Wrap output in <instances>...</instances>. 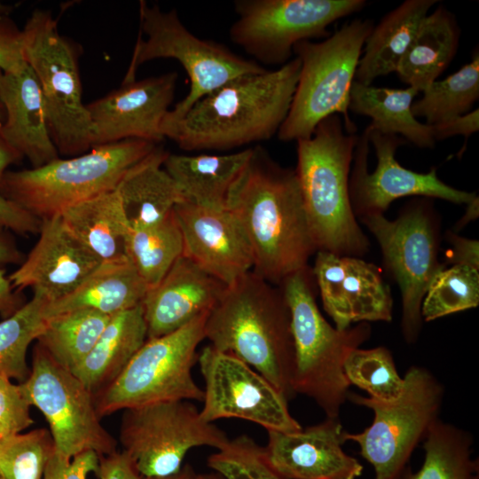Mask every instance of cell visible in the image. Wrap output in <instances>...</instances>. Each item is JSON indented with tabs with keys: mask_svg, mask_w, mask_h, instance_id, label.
<instances>
[{
	"mask_svg": "<svg viewBox=\"0 0 479 479\" xmlns=\"http://www.w3.org/2000/svg\"><path fill=\"white\" fill-rule=\"evenodd\" d=\"M227 208L243 228L254 257L253 271L275 286L307 267L318 251L294 169L255 147L233 186Z\"/></svg>",
	"mask_w": 479,
	"mask_h": 479,
	"instance_id": "obj_1",
	"label": "cell"
},
{
	"mask_svg": "<svg viewBox=\"0 0 479 479\" xmlns=\"http://www.w3.org/2000/svg\"><path fill=\"white\" fill-rule=\"evenodd\" d=\"M301 70L298 57L276 70L235 78L198 100L161 134L185 151L230 150L268 140L285 121Z\"/></svg>",
	"mask_w": 479,
	"mask_h": 479,
	"instance_id": "obj_2",
	"label": "cell"
},
{
	"mask_svg": "<svg viewBox=\"0 0 479 479\" xmlns=\"http://www.w3.org/2000/svg\"><path fill=\"white\" fill-rule=\"evenodd\" d=\"M205 339L250 365L287 400L294 395L291 314L280 287L253 271L227 286L208 314Z\"/></svg>",
	"mask_w": 479,
	"mask_h": 479,
	"instance_id": "obj_3",
	"label": "cell"
},
{
	"mask_svg": "<svg viewBox=\"0 0 479 479\" xmlns=\"http://www.w3.org/2000/svg\"><path fill=\"white\" fill-rule=\"evenodd\" d=\"M333 114L313 134L297 140L299 181L307 220L318 251L362 257L370 247L353 212L349 174L358 136L343 131Z\"/></svg>",
	"mask_w": 479,
	"mask_h": 479,
	"instance_id": "obj_4",
	"label": "cell"
},
{
	"mask_svg": "<svg viewBox=\"0 0 479 479\" xmlns=\"http://www.w3.org/2000/svg\"><path fill=\"white\" fill-rule=\"evenodd\" d=\"M279 287L291 314L292 389L313 399L326 418L338 419L350 386L344 374L345 360L369 339L371 326L368 322L344 330L331 326L317 305V285L310 266L290 275Z\"/></svg>",
	"mask_w": 479,
	"mask_h": 479,
	"instance_id": "obj_5",
	"label": "cell"
},
{
	"mask_svg": "<svg viewBox=\"0 0 479 479\" xmlns=\"http://www.w3.org/2000/svg\"><path fill=\"white\" fill-rule=\"evenodd\" d=\"M373 28L370 20H354L319 43L295 44L301 60L298 82L288 114L278 131L281 141L310 137L318 124L333 114H342L343 127L355 134L349 105L363 46Z\"/></svg>",
	"mask_w": 479,
	"mask_h": 479,
	"instance_id": "obj_6",
	"label": "cell"
},
{
	"mask_svg": "<svg viewBox=\"0 0 479 479\" xmlns=\"http://www.w3.org/2000/svg\"><path fill=\"white\" fill-rule=\"evenodd\" d=\"M157 144L126 139L92 147L67 159L58 158L36 169L7 170L0 194L42 219L114 190L126 172Z\"/></svg>",
	"mask_w": 479,
	"mask_h": 479,
	"instance_id": "obj_7",
	"label": "cell"
},
{
	"mask_svg": "<svg viewBox=\"0 0 479 479\" xmlns=\"http://www.w3.org/2000/svg\"><path fill=\"white\" fill-rule=\"evenodd\" d=\"M22 33L24 59L39 82L59 154L74 157L89 152L94 147V130L82 102L79 47L59 32L50 11L35 10Z\"/></svg>",
	"mask_w": 479,
	"mask_h": 479,
	"instance_id": "obj_8",
	"label": "cell"
},
{
	"mask_svg": "<svg viewBox=\"0 0 479 479\" xmlns=\"http://www.w3.org/2000/svg\"><path fill=\"white\" fill-rule=\"evenodd\" d=\"M139 20L140 32L146 39L138 38L123 82L135 80L138 66L157 59L177 60L191 82L188 94L168 111L162 122L180 119L198 100L235 78L266 70L221 43L195 36L174 9L165 12L157 4L140 1Z\"/></svg>",
	"mask_w": 479,
	"mask_h": 479,
	"instance_id": "obj_9",
	"label": "cell"
},
{
	"mask_svg": "<svg viewBox=\"0 0 479 479\" xmlns=\"http://www.w3.org/2000/svg\"><path fill=\"white\" fill-rule=\"evenodd\" d=\"M208 313L165 335L147 339L121 374L95 395L98 415L172 400H203L192 377Z\"/></svg>",
	"mask_w": 479,
	"mask_h": 479,
	"instance_id": "obj_10",
	"label": "cell"
},
{
	"mask_svg": "<svg viewBox=\"0 0 479 479\" xmlns=\"http://www.w3.org/2000/svg\"><path fill=\"white\" fill-rule=\"evenodd\" d=\"M401 394L383 401L349 392L354 404L371 409L372 424L360 433L344 431L358 444L360 455L373 467L374 479H398L411 454L439 417L444 387L426 368L412 366Z\"/></svg>",
	"mask_w": 479,
	"mask_h": 479,
	"instance_id": "obj_11",
	"label": "cell"
},
{
	"mask_svg": "<svg viewBox=\"0 0 479 479\" xmlns=\"http://www.w3.org/2000/svg\"><path fill=\"white\" fill-rule=\"evenodd\" d=\"M360 222L377 240L385 271L402 294L401 327L404 340L414 342L420 332L421 304L435 275L444 265L438 259L440 223L428 198L412 200L395 220L384 215Z\"/></svg>",
	"mask_w": 479,
	"mask_h": 479,
	"instance_id": "obj_12",
	"label": "cell"
},
{
	"mask_svg": "<svg viewBox=\"0 0 479 479\" xmlns=\"http://www.w3.org/2000/svg\"><path fill=\"white\" fill-rule=\"evenodd\" d=\"M120 443L142 477L178 472L191 449H221L226 434L205 421L191 401L157 402L123 410Z\"/></svg>",
	"mask_w": 479,
	"mask_h": 479,
	"instance_id": "obj_13",
	"label": "cell"
},
{
	"mask_svg": "<svg viewBox=\"0 0 479 479\" xmlns=\"http://www.w3.org/2000/svg\"><path fill=\"white\" fill-rule=\"evenodd\" d=\"M365 4L363 0H237L230 37L255 60L283 66L296 43L326 37L331 23Z\"/></svg>",
	"mask_w": 479,
	"mask_h": 479,
	"instance_id": "obj_14",
	"label": "cell"
},
{
	"mask_svg": "<svg viewBox=\"0 0 479 479\" xmlns=\"http://www.w3.org/2000/svg\"><path fill=\"white\" fill-rule=\"evenodd\" d=\"M20 384L31 405L45 417L56 452L71 459L89 450L100 457L117 451L115 439L100 422L93 393L38 343L29 375Z\"/></svg>",
	"mask_w": 479,
	"mask_h": 479,
	"instance_id": "obj_15",
	"label": "cell"
},
{
	"mask_svg": "<svg viewBox=\"0 0 479 479\" xmlns=\"http://www.w3.org/2000/svg\"><path fill=\"white\" fill-rule=\"evenodd\" d=\"M405 142L397 135L381 133L369 125L358 137L349 180L356 217L384 215L395 200L407 196L437 198L467 205L477 197L475 192L444 183L436 168L428 173H418L401 166L395 153Z\"/></svg>",
	"mask_w": 479,
	"mask_h": 479,
	"instance_id": "obj_16",
	"label": "cell"
},
{
	"mask_svg": "<svg viewBox=\"0 0 479 479\" xmlns=\"http://www.w3.org/2000/svg\"><path fill=\"white\" fill-rule=\"evenodd\" d=\"M205 382L201 418L209 423L237 418L267 431L294 432L302 428L290 414L287 398L263 375L235 356L211 345L198 355Z\"/></svg>",
	"mask_w": 479,
	"mask_h": 479,
	"instance_id": "obj_17",
	"label": "cell"
},
{
	"mask_svg": "<svg viewBox=\"0 0 479 479\" xmlns=\"http://www.w3.org/2000/svg\"><path fill=\"white\" fill-rule=\"evenodd\" d=\"M324 310L335 327L392 320L393 299L381 271L361 257L317 251L311 268Z\"/></svg>",
	"mask_w": 479,
	"mask_h": 479,
	"instance_id": "obj_18",
	"label": "cell"
},
{
	"mask_svg": "<svg viewBox=\"0 0 479 479\" xmlns=\"http://www.w3.org/2000/svg\"><path fill=\"white\" fill-rule=\"evenodd\" d=\"M177 74L169 72L122 85L86 105L94 146L126 139L159 144L162 121L174 99Z\"/></svg>",
	"mask_w": 479,
	"mask_h": 479,
	"instance_id": "obj_19",
	"label": "cell"
},
{
	"mask_svg": "<svg viewBox=\"0 0 479 479\" xmlns=\"http://www.w3.org/2000/svg\"><path fill=\"white\" fill-rule=\"evenodd\" d=\"M174 213L183 238V255L226 286L253 270L247 235L235 216L181 200Z\"/></svg>",
	"mask_w": 479,
	"mask_h": 479,
	"instance_id": "obj_20",
	"label": "cell"
},
{
	"mask_svg": "<svg viewBox=\"0 0 479 479\" xmlns=\"http://www.w3.org/2000/svg\"><path fill=\"white\" fill-rule=\"evenodd\" d=\"M39 239L8 278L20 291L30 287L49 302L73 292L101 261L64 225L59 215L42 219Z\"/></svg>",
	"mask_w": 479,
	"mask_h": 479,
	"instance_id": "obj_21",
	"label": "cell"
},
{
	"mask_svg": "<svg viewBox=\"0 0 479 479\" xmlns=\"http://www.w3.org/2000/svg\"><path fill=\"white\" fill-rule=\"evenodd\" d=\"M267 432L266 457L285 479H357L363 473V465L342 449L338 419L294 432Z\"/></svg>",
	"mask_w": 479,
	"mask_h": 479,
	"instance_id": "obj_22",
	"label": "cell"
},
{
	"mask_svg": "<svg viewBox=\"0 0 479 479\" xmlns=\"http://www.w3.org/2000/svg\"><path fill=\"white\" fill-rule=\"evenodd\" d=\"M226 285L180 256L141 302L147 339L172 333L215 306Z\"/></svg>",
	"mask_w": 479,
	"mask_h": 479,
	"instance_id": "obj_23",
	"label": "cell"
},
{
	"mask_svg": "<svg viewBox=\"0 0 479 479\" xmlns=\"http://www.w3.org/2000/svg\"><path fill=\"white\" fill-rule=\"evenodd\" d=\"M0 99L6 114L0 132L28 160L31 169L59 158L49 132L39 82L27 64L16 73L0 70Z\"/></svg>",
	"mask_w": 479,
	"mask_h": 479,
	"instance_id": "obj_24",
	"label": "cell"
},
{
	"mask_svg": "<svg viewBox=\"0 0 479 479\" xmlns=\"http://www.w3.org/2000/svg\"><path fill=\"white\" fill-rule=\"evenodd\" d=\"M254 148L227 154L167 155L163 167L182 200L203 207L227 208L230 193L247 168Z\"/></svg>",
	"mask_w": 479,
	"mask_h": 479,
	"instance_id": "obj_25",
	"label": "cell"
},
{
	"mask_svg": "<svg viewBox=\"0 0 479 479\" xmlns=\"http://www.w3.org/2000/svg\"><path fill=\"white\" fill-rule=\"evenodd\" d=\"M148 289L127 257L101 262L73 292L48 302L44 318L80 309L112 317L140 304Z\"/></svg>",
	"mask_w": 479,
	"mask_h": 479,
	"instance_id": "obj_26",
	"label": "cell"
},
{
	"mask_svg": "<svg viewBox=\"0 0 479 479\" xmlns=\"http://www.w3.org/2000/svg\"><path fill=\"white\" fill-rule=\"evenodd\" d=\"M146 340L140 303L111 317L91 351L72 373L95 396L121 374Z\"/></svg>",
	"mask_w": 479,
	"mask_h": 479,
	"instance_id": "obj_27",
	"label": "cell"
},
{
	"mask_svg": "<svg viewBox=\"0 0 479 479\" xmlns=\"http://www.w3.org/2000/svg\"><path fill=\"white\" fill-rule=\"evenodd\" d=\"M168 154L157 145L132 166L117 185L130 228L161 220L182 200L175 182L163 167Z\"/></svg>",
	"mask_w": 479,
	"mask_h": 479,
	"instance_id": "obj_28",
	"label": "cell"
},
{
	"mask_svg": "<svg viewBox=\"0 0 479 479\" xmlns=\"http://www.w3.org/2000/svg\"><path fill=\"white\" fill-rule=\"evenodd\" d=\"M459 35L455 17L444 7L439 5L427 14L396 71L399 79L423 91L452 60Z\"/></svg>",
	"mask_w": 479,
	"mask_h": 479,
	"instance_id": "obj_29",
	"label": "cell"
},
{
	"mask_svg": "<svg viewBox=\"0 0 479 479\" xmlns=\"http://www.w3.org/2000/svg\"><path fill=\"white\" fill-rule=\"evenodd\" d=\"M436 0H407L389 12L372 30L355 74L365 85L396 72L416 31Z\"/></svg>",
	"mask_w": 479,
	"mask_h": 479,
	"instance_id": "obj_30",
	"label": "cell"
},
{
	"mask_svg": "<svg viewBox=\"0 0 479 479\" xmlns=\"http://www.w3.org/2000/svg\"><path fill=\"white\" fill-rule=\"evenodd\" d=\"M59 216L67 229L101 262L127 257L130 225L116 188L72 205Z\"/></svg>",
	"mask_w": 479,
	"mask_h": 479,
	"instance_id": "obj_31",
	"label": "cell"
},
{
	"mask_svg": "<svg viewBox=\"0 0 479 479\" xmlns=\"http://www.w3.org/2000/svg\"><path fill=\"white\" fill-rule=\"evenodd\" d=\"M413 87L390 89L365 85L354 81L349 110L370 117L371 128L385 134L401 135L420 148H433L436 140L432 126L420 122L412 113Z\"/></svg>",
	"mask_w": 479,
	"mask_h": 479,
	"instance_id": "obj_32",
	"label": "cell"
},
{
	"mask_svg": "<svg viewBox=\"0 0 479 479\" xmlns=\"http://www.w3.org/2000/svg\"><path fill=\"white\" fill-rule=\"evenodd\" d=\"M473 437L439 418L423 438L424 459L413 472L405 467L398 479H479V461L472 456Z\"/></svg>",
	"mask_w": 479,
	"mask_h": 479,
	"instance_id": "obj_33",
	"label": "cell"
},
{
	"mask_svg": "<svg viewBox=\"0 0 479 479\" xmlns=\"http://www.w3.org/2000/svg\"><path fill=\"white\" fill-rule=\"evenodd\" d=\"M110 318L89 309L53 316L46 319L37 343L56 363L72 372L91 351Z\"/></svg>",
	"mask_w": 479,
	"mask_h": 479,
	"instance_id": "obj_34",
	"label": "cell"
},
{
	"mask_svg": "<svg viewBox=\"0 0 479 479\" xmlns=\"http://www.w3.org/2000/svg\"><path fill=\"white\" fill-rule=\"evenodd\" d=\"M183 255V238L174 209L161 220L130 228L126 256L148 288L156 286Z\"/></svg>",
	"mask_w": 479,
	"mask_h": 479,
	"instance_id": "obj_35",
	"label": "cell"
},
{
	"mask_svg": "<svg viewBox=\"0 0 479 479\" xmlns=\"http://www.w3.org/2000/svg\"><path fill=\"white\" fill-rule=\"evenodd\" d=\"M412 102L414 117H424L435 125L470 112L479 98V54L444 80L435 81Z\"/></svg>",
	"mask_w": 479,
	"mask_h": 479,
	"instance_id": "obj_36",
	"label": "cell"
},
{
	"mask_svg": "<svg viewBox=\"0 0 479 479\" xmlns=\"http://www.w3.org/2000/svg\"><path fill=\"white\" fill-rule=\"evenodd\" d=\"M49 301L41 294L0 322V377L23 382L29 375L27 352L45 325Z\"/></svg>",
	"mask_w": 479,
	"mask_h": 479,
	"instance_id": "obj_37",
	"label": "cell"
},
{
	"mask_svg": "<svg viewBox=\"0 0 479 479\" xmlns=\"http://www.w3.org/2000/svg\"><path fill=\"white\" fill-rule=\"evenodd\" d=\"M479 270L468 265H452L433 278L421 304V318L427 322L477 307Z\"/></svg>",
	"mask_w": 479,
	"mask_h": 479,
	"instance_id": "obj_38",
	"label": "cell"
},
{
	"mask_svg": "<svg viewBox=\"0 0 479 479\" xmlns=\"http://www.w3.org/2000/svg\"><path fill=\"white\" fill-rule=\"evenodd\" d=\"M343 370L350 385L375 399L393 400L404 389V381L397 371L392 354L382 346L354 349L345 360Z\"/></svg>",
	"mask_w": 479,
	"mask_h": 479,
	"instance_id": "obj_39",
	"label": "cell"
},
{
	"mask_svg": "<svg viewBox=\"0 0 479 479\" xmlns=\"http://www.w3.org/2000/svg\"><path fill=\"white\" fill-rule=\"evenodd\" d=\"M54 449L49 430L37 428L0 441V473L4 479H43Z\"/></svg>",
	"mask_w": 479,
	"mask_h": 479,
	"instance_id": "obj_40",
	"label": "cell"
},
{
	"mask_svg": "<svg viewBox=\"0 0 479 479\" xmlns=\"http://www.w3.org/2000/svg\"><path fill=\"white\" fill-rule=\"evenodd\" d=\"M208 464L224 479H285L268 461L264 447L247 436L229 439Z\"/></svg>",
	"mask_w": 479,
	"mask_h": 479,
	"instance_id": "obj_41",
	"label": "cell"
},
{
	"mask_svg": "<svg viewBox=\"0 0 479 479\" xmlns=\"http://www.w3.org/2000/svg\"><path fill=\"white\" fill-rule=\"evenodd\" d=\"M31 404L20 383L0 377V438L20 434L34 423Z\"/></svg>",
	"mask_w": 479,
	"mask_h": 479,
	"instance_id": "obj_42",
	"label": "cell"
},
{
	"mask_svg": "<svg viewBox=\"0 0 479 479\" xmlns=\"http://www.w3.org/2000/svg\"><path fill=\"white\" fill-rule=\"evenodd\" d=\"M100 456L85 451L67 459L53 449L46 463L43 479H86L90 473L97 475Z\"/></svg>",
	"mask_w": 479,
	"mask_h": 479,
	"instance_id": "obj_43",
	"label": "cell"
},
{
	"mask_svg": "<svg viewBox=\"0 0 479 479\" xmlns=\"http://www.w3.org/2000/svg\"><path fill=\"white\" fill-rule=\"evenodd\" d=\"M27 62L23 54V33L9 15H0V70L20 71Z\"/></svg>",
	"mask_w": 479,
	"mask_h": 479,
	"instance_id": "obj_44",
	"label": "cell"
},
{
	"mask_svg": "<svg viewBox=\"0 0 479 479\" xmlns=\"http://www.w3.org/2000/svg\"><path fill=\"white\" fill-rule=\"evenodd\" d=\"M42 220L12 200L0 194V232L12 231L18 234H35Z\"/></svg>",
	"mask_w": 479,
	"mask_h": 479,
	"instance_id": "obj_45",
	"label": "cell"
},
{
	"mask_svg": "<svg viewBox=\"0 0 479 479\" xmlns=\"http://www.w3.org/2000/svg\"><path fill=\"white\" fill-rule=\"evenodd\" d=\"M445 237L450 248L445 252L444 267L462 264L479 270L478 240L461 237L452 231H448Z\"/></svg>",
	"mask_w": 479,
	"mask_h": 479,
	"instance_id": "obj_46",
	"label": "cell"
},
{
	"mask_svg": "<svg viewBox=\"0 0 479 479\" xmlns=\"http://www.w3.org/2000/svg\"><path fill=\"white\" fill-rule=\"evenodd\" d=\"M97 475L99 479H142L130 457L117 451L100 457Z\"/></svg>",
	"mask_w": 479,
	"mask_h": 479,
	"instance_id": "obj_47",
	"label": "cell"
},
{
	"mask_svg": "<svg viewBox=\"0 0 479 479\" xmlns=\"http://www.w3.org/2000/svg\"><path fill=\"white\" fill-rule=\"evenodd\" d=\"M431 126L436 142L456 135H462L467 140L470 135L479 130L478 108L444 122Z\"/></svg>",
	"mask_w": 479,
	"mask_h": 479,
	"instance_id": "obj_48",
	"label": "cell"
},
{
	"mask_svg": "<svg viewBox=\"0 0 479 479\" xmlns=\"http://www.w3.org/2000/svg\"><path fill=\"white\" fill-rule=\"evenodd\" d=\"M20 291L15 289L4 268H0V314L5 318L22 306Z\"/></svg>",
	"mask_w": 479,
	"mask_h": 479,
	"instance_id": "obj_49",
	"label": "cell"
},
{
	"mask_svg": "<svg viewBox=\"0 0 479 479\" xmlns=\"http://www.w3.org/2000/svg\"><path fill=\"white\" fill-rule=\"evenodd\" d=\"M22 262L23 255L14 241L4 232H0V268Z\"/></svg>",
	"mask_w": 479,
	"mask_h": 479,
	"instance_id": "obj_50",
	"label": "cell"
},
{
	"mask_svg": "<svg viewBox=\"0 0 479 479\" xmlns=\"http://www.w3.org/2000/svg\"><path fill=\"white\" fill-rule=\"evenodd\" d=\"M22 159L21 154L6 142L0 132V191L7 168L10 165L20 162Z\"/></svg>",
	"mask_w": 479,
	"mask_h": 479,
	"instance_id": "obj_51",
	"label": "cell"
},
{
	"mask_svg": "<svg viewBox=\"0 0 479 479\" xmlns=\"http://www.w3.org/2000/svg\"><path fill=\"white\" fill-rule=\"evenodd\" d=\"M478 216V197L467 205V209L464 216L458 222L459 229L462 228L469 221L475 219Z\"/></svg>",
	"mask_w": 479,
	"mask_h": 479,
	"instance_id": "obj_52",
	"label": "cell"
},
{
	"mask_svg": "<svg viewBox=\"0 0 479 479\" xmlns=\"http://www.w3.org/2000/svg\"><path fill=\"white\" fill-rule=\"evenodd\" d=\"M142 479H197V475L188 466L181 468L178 472L162 477H142Z\"/></svg>",
	"mask_w": 479,
	"mask_h": 479,
	"instance_id": "obj_53",
	"label": "cell"
},
{
	"mask_svg": "<svg viewBox=\"0 0 479 479\" xmlns=\"http://www.w3.org/2000/svg\"><path fill=\"white\" fill-rule=\"evenodd\" d=\"M13 7L0 1V15H10Z\"/></svg>",
	"mask_w": 479,
	"mask_h": 479,
	"instance_id": "obj_54",
	"label": "cell"
},
{
	"mask_svg": "<svg viewBox=\"0 0 479 479\" xmlns=\"http://www.w3.org/2000/svg\"><path fill=\"white\" fill-rule=\"evenodd\" d=\"M197 479H224L223 476H221L219 474L217 475H197Z\"/></svg>",
	"mask_w": 479,
	"mask_h": 479,
	"instance_id": "obj_55",
	"label": "cell"
},
{
	"mask_svg": "<svg viewBox=\"0 0 479 479\" xmlns=\"http://www.w3.org/2000/svg\"><path fill=\"white\" fill-rule=\"evenodd\" d=\"M5 117H6V114H5L4 106L0 99V123L1 124L4 123Z\"/></svg>",
	"mask_w": 479,
	"mask_h": 479,
	"instance_id": "obj_56",
	"label": "cell"
},
{
	"mask_svg": "<svg viewBox=\"0 0 479 479\" xmlns=\"http://www.w3.org/2000/svg\"><path fill=\"white\" fill-rule=\"evenodd\" d=\"M0 479H4L3 476H2V475H1V473H0Z\"/></svg>",
	"mask_w": 479,
	"mask_h": 479,
	"instance_id": "obj_57",
	"label": "cell"
},
{
	"mask_svg": "<svg viewBox=\"0 0 479 479\" xmlns=\"http://www.w3.org/2000/svg\"><path fill=\"white\" fill-rule=\"evenodd\" d=\"M0 441H1V438H0Z\"/></svg>",
	"mask_w": 479,
	"mask_h": 479,
	"instance_id": "obj_58",
	"label": "cell"
}]
</instances>
